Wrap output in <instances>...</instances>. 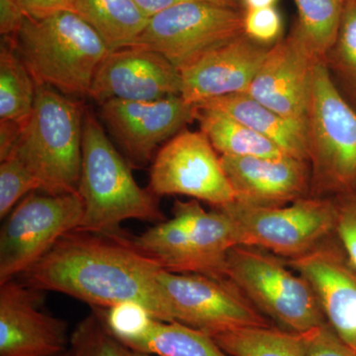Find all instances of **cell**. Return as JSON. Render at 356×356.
Returning <instances> with one entry per match:
<instances>
[{
    "instance_id": "obj_16",
    "label": "cell",
    "mask_w": 356,
    "mask_h": 356,
    "mask_svg": "<svg viewBox=\"0 0 356 356\" xmlns=\"http://www.w3.org/2000/svg\"><path fill=\"white\" fill-rule=\"evenodd\" d=\"M40 293L16 278L0 284V356H57L67 350V324L40 310Z\"/></svg>"
},
{
    "instance_id": "obj_11",
    "label": "cell",
    "mask_w": 356,
    "mask_h": 356,
    "mask_svg": "<svg viewBox=\"0 0 356 356\" xmlns=\"http://www.w3.org/2000/svg\"><path fill=\"white\" fill-rule=\"evenodd\" d=\"M158 281L172 307L175 322L209 336L231 330L273 325L228 280L161 269Z\"/></svg>"
},
{
    "instance_id": "obj_10",
    "label": "cell",
    "mask_w": 356,
    "mask_h": 356,
    "mask_svg": "<svg viewBox=\"0 0 356 356\" xmlns=\"http://www.w3.org/2000/svg\"><path fill=\"white\" fill-rule=\"evenodd\" d=\"M83 216L79 192L28 194L9 213L0 231V284L19 277L63 236L79 229Z\"/></svg>"
},
{
    "instance_id": "obj_25",
    "label": "cell",
    "mask_w": 356,
    "mask_h": 356,
    "mask_svg": "<svg viewBox=\"0 0 356 356\" xmlns=\"http://www.w3.org/2000/svg\"><path fill=\"white\" fill-rule=\"evenodd\" d=\"M37 84L16 51L11 37L0 48V122L25 126L33 111Z\"/></svg>"
},
{
    "instance_id": "obj_9",
    "label": "cell",
    "mask_w": 356,
    "mask_h": 356,
    "mask_svg": "<svg viewBox=\"0 0 356 356\" xmlns=\"http://www.w3.org/2000/svg\"><path fill=\"white\" fill-rule=\"evenodd\" d=\"M243 13V8L212 2L180 4L149 18L132 46L161 54L180 72L245 34Z\"/></svg>"
},
{
    "instance_id": "obj_37",
    "label": "cell",
    "mask_w": 356,
    "mask_h": 356,
    "mask_svg": "<svg viewBox=\"0 0 356 356\" xmlns=\"http://www.w3.org/2000/svg\"><path fill=\"white\" fill-rule=\"evenodd\" d=\"M129 356H156L154 355H149V353H140V351H134L129 350Z\"/></svg>"
},
{
    "instance_id": "obj_17",
    "label": "cell",
    "mask_w": 356,
    "mask_h": 356,
    "mask_svg": "<svg viewBox=\"0 0 356 356\" xmlns=\"http://www.w3.org/2000/svg\"><path fill=\"white\" fill-rule=\"evenodd\" d=\"M285 262L310 283L329 325L356 351V268L341 245L327 240Z\"/></svg>"
},
{
    "instance_id": "obj_5",
    "label": "cell",
    "mask_w": 356,
    "mask_h": 356,
    "mask_svg": "<svg viewBox=\"0 0 356 356\" xmlns=\"http://www.w3.org/2000/svg\"><path fill=\"white\" fill-rule=\"evenodd\" d=\"M83 105L37 84L29 120L10 154H15L51 195L79 189L83 153Z\"/></svg>"
},
{
    "instance_id": "obj_4",
    "label": "cell",
    "mask_w": 356,
    "mask_h": 356,
    "mask_svg": "<svg viewBox=\"0 0 356 356\" xmlns=\"http://www.w3.org/2000/svg\"><path fill=\"white\" fill-rule=\"evenodd\" d=\"M173 217L159 222L128 243L166 271L227 280L229 250L240 245L228 215L204 209L198 200L175 201Z\"/></svg>"
},
{
    "instance_id": "obj_23",
    "label": "cell",
    "mask_w": 356,
    "mask_h": 356,
    "mask_svg": "<svg viewBox=\"0 0 356 356\" xmlns=\"http://www.w3.org/2000/svg\"><path fill=\"white\" fill-rule=\"evenodd\" d=\"M196 120L220 156L278 158L288 156L277 145L255 133L229 115L197 108Z\"/></svg>"
},
{
    "instance_id": "obj_32",
    "label": "cell",
    "mask_w": 356,
    "mask_h": 356,
    "mask_svg": "<svg viewBox=\"0 0 356 356\" xmlns=\"http://www.w3.org/2000/svg\"><path fill=\"white\" fill-rule=\"evenodd\" d=\"M306 356H356L329 323L312 332Z\"/></svg>"
},
{
    "instance_id": "obj_13",
    "label": "cell",
    "mask_w": 356,
    "mask_h": 356,
    "mask_svg": "<svg viewBox=\"0 0 356 356\" xmlns=\"http://www.w3.org/2000/svg\"><path fill=\"white\" fill-rule=\"evenodd\" d=\"M100 117L134 165H147L156 149L196 120L195 105L182 95L151 102L110 100Z\"/></svg>"
},
{
    "instance_id": "obj_7",
    "label": "cell",
    "mask_w": 356,
    "mask_h": 356,
    "mask_svg": "<svg viewBox=\"0 0 356 356\" xmlns=\"http://www.w3.org/2000/svg\"><path fill=\"white\" fill-rule=\"evenodd\" d=\"M226 277L281 329L307 332L327 323L310 283L270 252L234 247L227 257Z\"/></svg>"
},
{
    "instance_id": "obj_31",
    "label": "cell",
    "mask_w": 356,
    "mask_h": 356,
    "mask_svg": "<svg viewBox=\"0 0 356 356\" xmlns=\"http://www.w3.org/2000/svg\"><path fill=\"white\" fill-rule=\"evenodd\" d=\"M337 205L336 231L339 242L356 268V186L334 197Z\"/></svg>"
},
{
    "instance_id": "obj_28",
    "label": "cell",
    "mask_w": 356,
    "mask_h": 356,
    "mask_svg": "<svg viewBox=\"0 0 356 356\" xmlns=\"http://www.w3.org/2000/svg\"><path fill=\"white\" fill-rule=\"evenodd\" d=\"M69 350L72 356H129V348L109 332L95 311L74 327Z\"/></svg>"
},
{
    "instance_id": "obj_14",
    "label": "cell",
    "mask_w": 356,
    "mask_h": 356,
    "mask_svg": "<svg viewBox=\"0 0 356 356\" xmlns=\"http://www.w3.org/2000/svg\"><path fill=\"white\" fill-rule=\"evenodd\" d=\"M181 92V72L168 58L131 46L107 54L96 70L88 97L102 105L110 100L151 102Z\"/></svg>"
},
{
    "instance_id": "obj_15",
    "label": "cell",
    "mask_w": 356,
    "mask_h": 356,
    "mask_svg": "<svg viewBox=\"0 0 356 356\" xmlns=\"http://www.w3.org/2000/svg\"><path fill=\"white\" fill-rule=\"evenodd\" d=\"M320 60L292 29L269 49L247 95L305 129L312 77Z\"/></svg>"
},
{
    "instance_id": "obj_21",
    "label": "cell",
    "mask_w": 356,
    "mask_h": 356,
    "mask_svg": "<svg viewBox=\"0 0 356 356\" xmlns=\"http://www.w3.org/2000/svg\"><path fill=\"white\" fill-rule=\"evenodd\" d=\"M74 11L99 35L109 51L132 46L149 19L135 0H74Z\"/></svg>"
},
{
    "instance_id": "obj_24",
    "label": "cell",
    "mask_w": 356,
    "mask_h": 356,
    "mask_svg": "<svg viewBox=\"0 0 356 356\" xmlns=\"http://www.w3.org/2000/svg\"><path fill=\"white\" fill-rule=\"evenodd\" d=\"M312 332H290L271 325L231 330L210 337L229 356H306Z\"/></svg>"
},
{
    "instance_id": "obj_33",
    "label": "cell",
    "mask_w": 356,
    "mask_h": 356,
    "mask_svg": "<svg viewBox=\"0 0 356 356\" xmlns=\"http://www.w3.org/2000/svg\"><path fill=\"white\" fill-rule=\"evenodd\" d=\"M16 2L26 17L33 20H43L64 11H74V0H16Z\"/></svg>"
},
{
    "instance_id": "obj_36",
    "label": "cell",
    "mask_w": 356,
    "mask_h": 356,
    "mask_svg": "<svg viewBox=\"0 0 356 356\" xmlns=\"http://www.w3.org/2000/svg\"><path fill=\"white\" fill-rule=\"evenodd\" d=\"M243 10L275 6L278 0H241Z\"/></svg>"
},
{
    "instance_id": "obj_35",
    "label": "cell",
    "mask_w": 356,
    "mask_h": 356,
    "mask_svg": "<svg viewBox=\"0 0 356 356\" xmlns=\"http://www.w3.org/2000/svg\"><path fill=\"white\" fill-rule=\"evenodd\" d=\"M135 2L145 15L149 18L153 17L156 14L166 9L180 6V4L189 3V2H212V3L243 8L241 0H135Z\"/></svg>"
},
{
    "instance_id": "obj_18",
    "label": "cell",
    "mask_w": 356,
    "mask_h": 356,
    "mask_svg": "<svg viewBox=\"0 0 356 356\" xmlns=\"http://www.w3.org/2000/svg\"><path fill=\"white\" fill-rule=\"evenodd\" d=\"M235 200L257 207H281L310 196L308 161L278 158L220 156Z\"/></svg>"
},
{
    "instance_id": "obj_26",
    "label": "cell",
    "mask_w": 356,
    "mask_h": 356,
    "mask_svg": "<svg viewBox=\"0 0 356 356\" xmlns=\"http://www.w3.org/2000/svg\"><path fill=\"white\" fill-rule=\"evenodd\" d=\"M298 20L293 30L323 60L339 32L346 0H294Z\"/></svg>"
},
{
    "instance_id": "obj_1",
    "label": "cell",
    "mask_w": 356,
    "mask_h": 356,
    "mask_svg": "<svg viewBox=\"0 0 356 356\" xmlns=\"http://www.w3.org/2000/svg\"><path fill=\"white\" fill-rule=\"evenodd\" d=\"M127 241L70 232L19 277L34 289L63 293L95 308L135 303L156 320L175 322L158 281L163 268Z\"/></svg>"
},
{
    "instance_id": "obj_30",
    "label": "cell",
    "mask_w": 356,
    "mask_h": 356,
    "mask_svg": "<svg viewBox=\"0 0 356 356\" xmlns=\"http://www.w3.org/2000/svg\"><path fill=\"white\" fill-rule=\"evenodd\" d=\"M282 16L275 6L248 9L243 13V33L259 43L273 46L282 39Z\"/></svg>"
},
{
    "instance_id": "obj_29",
    "label": "cell",
    "mask_w": 356,
    "mask_h": 356,
    "mask_svg": "<svg viewBox=\"0 0 356 356\" xmlns=\"http://www.w3.org/2000/svg\"><path fill=\"white\" fill-rule=\"evenodd\" d=\"M40 191L37 178L14 154L0 163V218L2 220L28 194Z\"/></svg>"
},
{
    "instance_id": "obj_34",
    "label": "cell",
    "mask_w": 356,
    "mask_h": 356,
    "mask_svg": "<svg viewBox=\"0 0 356 356\" xmlns=\"http://www.w3.org/2000/svg\"><path fill=\"white\" fill-rule=\"evenodd\" d=\"M26 16L16 0H0V33L2 37H14Z\"/></svg>"
},
{
    "instance_id": "obj_27",
    "label": "cell",
    "mask_w": 356,
    "mask_h": 356,
    "mask_svg": "<svg viewBox=\"0 0 356 356\" xmlns=\"http://www.w3.org/2000/svg\"><path fill=\"white\" fill-rule=\"evenodd\" d=\"M323 62L337 88L356 110V0H346L336 40Z\"/></svg>"
},
{
    "instance_id": "obj_22",
    "label": "cell",
    "mask_w": 356,
    "mask_h": 356,
    "mask_svg": "<svg viewBox=\"0 0 356 356\" xmlns=\"http://www.w3.org/2000/svg\"><path fill=\"white\" fill-rule=\"evenodd\" d=\"M122 343L129 350L156 356H229L209 334L180 323L154 318L139 334Z\"/></svg>"
},
{
    "instance_id": "obj_6",
    "label": "cell",
    "mask_w": 356,
    "mask_h": 356,
    "mask_svg": "<svg viewBox=\"0 0 356 356\" xmlns=\"http://www.w3.org/2000/svg\"><path fill=\"white\" fill-rule=\"evenodd\" d=\"M305 133L311 196L336 197L356 186V110L318 62L307 107Z\"/></svg>"
},
{
    "instance_id": "obj_12",
    "label": "cell",
    "mask_w": 356,
    "mask_h": 356,
    "mask_svg": "<svg viewBox=\"0 0 356 356\" xmlns=\"http://www.w3.org/2000/svg\"><path fill=\"white\" fill-rule=\"evenodd\" d=\"M154 195H184L221 207L235 201L221 159L205 134L184 129L163 145L149 172Z\"/></svg>"
},
{
    "instance_id": "obj_2",
    "label": "cell",
    "mask_w": 356,
    "mask_h": 356,
    "mask_svg": "<svg viewBox=\"0 0 356 356\" xmlns=\"http://www.w3.org/2000/svg\"><path fill=\"white\" fill-rule=\"evenodd\" d=\"M79 196L83 216L76 231L88 232L126 242L121 224L127 220L165 221L158 196L136 182L130 166L115 149L90 109L83 118Z\"/></svg>"
},
{
    "instance_id": "obj_3",
    "label": "cell",
    "mask_w": 356,
    "mask_h": 356,
    "mask_svg": "<svg viewBox=\"0 0 356 356\" xmlns=\"http://www.w3.org/2000/svg\"><path fill=\"white\" fill-rule=\"evenodd\" d=\"M11 38L36 84L76 97L88 96L96 70L109 53L99 35L74 11L43 20L26 17Z\"/></svg>"
},
{
    "instance_id": "obj_20",
    "label": "cell",
    "mask_w": 356,
    "mask_h": 356,
    "mask_svg": "<svg viewBox=\"0 0 356 356\" xmlns=\"http://www.w3.org/2000/svg\"><path fill=\"white\" fill-rule=\"evenodd\" d=\"M195 107L229 115L277 145L288 156L309 163L305 129L276 113L247 93L213 98Z\"/></svg>"
},
{
    "instance_id": "obj_8",
    "label": "cell",
    "mask_w": 356,
    "mask_h": 356,
    "mask_svg": "<svg viewBox=\"0 0 356 356\" xmlns=\"http://www.w3.org/2000/svg\"><path fill=\"white\" fill-rule=\"evenodd\" d=\"M214 208L231 218L240 245L261 248L281 259L308 254L336 231L334 197L310 195L281 207H257L235 200Z\"/></svg>"
},
{
    "instance_id": "obj_38",
    "label": "cell",
    "mask_w": 356,
    "mask_h": 356,
    "mask_svg": "<svg viewBox=\"0 0 356 356\" xmlns=\"http://www.w3.org/2000/svg\"><path fill=\"white\" fill-rule=\"evenodd\" d=\"M57 356H72V355H70V350H67V351H65V353H60V355H58Z\"/></svg>"
},
{
    "instance_id": "obj_19",
    "label": "cell",
    "mask_w": 356,
    "mask_h": 356,
    "mask_svg": "<svg viewBox=\"0 0 356 356\" xmlns=\"http://www.w3.org/2000/svg\"><path fill=\"white\" fill-rule=\"evenodd\" d=\"M243 34L180 70L182 97L198 105L213 98L247 93L269 49Z\"/></svg>"
}]
</instances>
